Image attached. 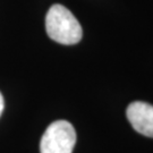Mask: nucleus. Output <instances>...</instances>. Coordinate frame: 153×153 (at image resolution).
Wrapping results in <instances>:
<instances>
[{"mask_svg": "<svg viewBox=\"0 0 153 153\" xmlns=\"http://www.w3.org/2000/svg\"><path fill=\"white\" fill-rule=\"evenodd\" d=\"M45 31L51 40L65 45L78 43L83 36L82 26L76 17L59 4L52 5L47 13Z\"/></svg>", "mask_w": 153, "mask_h": 153, "instance_id": "1", "label": "nucleus"}, {"mask_svg": "<svg viewBox=\"0 0 153 153\" xmlns=\"http://www.w3.org/2000/svg\"><path fill=\"white\" fill-rule=\"evenodd\" d=\"M76 143V131L67 120L52 123L40 142L41 153H71Z\"/></svg>", "mask_w": 153, "mask_h": 153, "instance_id": "2", "label": "nucleus"}, {"mask_svg": "<svg viewBox=\"0 0 153 153\" xmlns=\"http://www.w3.org/2000/svg\"><path fill=\"white\" fill-rule=\"evenodd\" d=\"M126 116L137 133L146 137H153L152 104L143 101H134L127 107Z\"/></svg>", "mask_w": 153, "mask_h": 153, "instance_id": "3", "label": "nucleus"}, {"mask_svg": "<svg viewBox=\"0 0 153 153\" xmlns=\"http://www.w3.org/2000/svg\"><path fill=\"white\" fill-rule=\"evenodd\" d=\"M4 107H5V101H4V97H2V94L0 93V116H1L2 111H4Z\"/></svg>", "mask_w": 153, "mask_h": 153, "instance_id": "4", "label": "nucleus"}]
</instances>
